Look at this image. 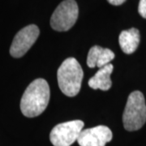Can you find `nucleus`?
<instances>
[{"mask_svg":"<svg viewBox=\"0 0 146 146\" xmlns=\"http://www.w3.org/2000/svg\"><path fill=\"white\" fill-rule=\"evenodd\" d=\"M138 11L143 18L146 19V0H140Z\"/></svg>","mask_w":146,"mask_h":146,"instance_id":"obj_11","label":"nucleus"},{"mask_svg":"<svg viewBox=\"0 0 146 146\" xmlns=\"http://www.w3.org/2000/svg\"><path fill=\"white\" fill-rule=\"evenodd\" d=\"M112 137V131L108 127L100 125L82 130L77 142L80 146H106Z\"/></svg>","mask_w":146,"mask_h":146,"instance_id":"obj_7","label":"nucleus"},{"mask_svg":"<svg viewBox=\"0 0 146 146\" xmlns=\"http://www.w3.org/2000/svg\"><path fill=\"white\" fill-rule=\"evenodd\" d=\"M39 29L35 25L25 27L16 33L10 48V54L12 57L21 58L35 43L39 36Z\"/></svg>","mask_w":146,"mask_h":146,"instance_id":"obj_6","label":"nucleus"},{"mask_svg":"<svg viewBox=\"0 0 146 146\" xmlns=\"http://www.w3.org/2000/svg\"><path fill=\"white\" fill-rule=\"evenodd\" d=\"M78 13V5L75 0H64L54 11L50 25L56 31H68L76 24Z\"/></svg>","mask_w":146,"mask_h":146,"instance_id":"obj_4","label":"nucleus"},{"mask_svg":"<svg viewBox=\"0 0 146 146\" xmlns=\"http://www.w3.org/2000/svg\"><path fill=\"white\" fill-rule=\"evenodd\" d=\"M84 123L81 120H73L62 123L53 128L50 140L54 146H71L77 141Z\"/></svg>","mask_w":146,"mask_h":146,"instance_id":"obj_5","label":"nucleus"},{"mask_svg":"<svg viewBox=\"0 0 146 146\" xmlns=\"http://www.w3.org/2000/svg\"><path fill=\"white\" fill-rule=\"evenodd\" d=\"M83 76V70L78 61L74 58H68L58 69L59 89L66 96L75 97L80 90Z\"/></svg>","mask_w":146,"mask_h":146,"instance_id":"obj_2","label":"nucleus"},{"mask_svg":"<svg viewBox=\"0 0 146 146\" xmlns=\"http://www.w3.org/2000/svg\"><path fill=\"white\" fill-rule=\"evenodd\" d=\"M115 58V54L107 48L94 46L89 50L87 57V65L89 68H102Z\"/></svg>","mask_w":146,"mask_h":146,"instance_id":"obj_8","label":"nucleus"},{"mask_svg":"<svg viewBox=\"0 0 146 146\" xmlns=\"http://www.w3.org/2000/svg\"><path fill=\"white\" fill-rule=\"evenodd\" d=\"M50 97V87L46 80H34L25 89L21 101L22 114L28 118L38 116L46 109Z\"/></svg>","mask_w":146,"mask_h":146,"instance_id":"obj_1","label":"nucleus"},{"mask_svg":"<svg viewBox=\"0 0 146 146\" xmlns=\"http://www.w3.org/2000/svg\"><path fill=\"white\" fill-rule=\"evenodd\" d=\"M140 40V32L135 28H131L130 29L121 32L119 37V42L122 50L127 54L136 51L139 46Z\"/></svg>","mask_w":146,"mask_h":146,"instance_id":"obj_10","label":"nucleus"},{"mask_svg":"<svg viewBox=\"0 0 146 146\" xmlns=\"http://www.w3.org/2000/svg\"><path fill=\"white\" fill-rule=\"evenodd\" d=\"M113 69L114 67L110 63L100 68L98 72L89 80V87L94 89H101L103 91L109 90L112 85L110 75L113 72Z\"/></svg>","mask_w":146,"mask_h":146,"instance_id":"obj_9","label":"nucleus"},{"mask_svg":"<svg viewBox=\"0 0 146 146\" xmlns=\"http://www.w3.org/2000/svg\"><path fill=\"white\" fill-rule=\"evenodd\" d=\"M107 1H108V3H110L112 4V5L119 6L121 5V4H123L126 0H107Z\"/></svg>","mask_w":146,"mask_h":146,"instance_id":"obj_12","label":"nucleus"},{"mask_svg":"<svg viewBox=\"0 0 146 146\" xmlns=\"http://www.w3.org/2000/svg\"><path fill=\"white\" fill-rule=\"evenodd\" d=\"M146 122V105L143 94L134 91L128 96L123 114V123L127 131L141 129Z\"/></svg>","mask_w":146,"mask_h":146,"instance_id":"obj_3","label":"nucleus"}]
</instances>
